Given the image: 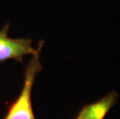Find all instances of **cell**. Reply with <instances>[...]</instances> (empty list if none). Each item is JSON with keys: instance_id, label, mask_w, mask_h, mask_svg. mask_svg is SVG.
I'll use <instances>...</instances> for the list:
<instances>
[{"instance_id": "2", "label": "cell", "mask_w": 120, "mask_h": 119, "mask_svg": "<svg viewBox=\"0 0 120 119\" xmlns=\"http://www.w3.org/2000/svg\"><path fill=\"white\" fill-rule=\"evenodd\" d=\"M9 24L0 30V64L8 60H15L22 63L26 55L34 56L37 53L43 41H40L36 50L32 47V40L28 38H9L8 36Z\"/></svg>"}, {"instance_id": "4", "label": "cell", "mask_w": 120, "mask_h": 119, "mask_svg": "<svg viewBox=\"0 0 120 119\" xmlns=\"http://www.w3.org/2000/svg\"><path fill=\"white\" fill-rule=\"evenodd\" d=\"M75 119H81V118H76Z\"/></svg>"}, {"instance_id": "3", "label": "cell", "mask_w": 120, "mask_h": 119, "mask_svg": "<svg viewBox=\"0 0 120 119\" xmlns=\"http://www.w3.org/2000/svg\"><path fill=\"white\" fill-rule=\"evenodd\" d=\"M119 94L112 91L96 102L85 105L78 112L77 117L81 119H104L107 113L117 103Z\"/></svg>"}, {"instance_id": "1", "label": "cell", "mask_w": 120, "mask_h": 119, "mask_svg": "<svg viewBox=\"0 0 120 119\" xmlns=\"http://www.w3.org/2000/svg\"><path fill=\"white\" fill-rule=\"evenodd\" d=\"M42 47L28 63L24 71V81L19 97L9 106L3 119H36L32 107V89L36 77L42 70L40 53Z\"/></svg>"}]
</instances>
